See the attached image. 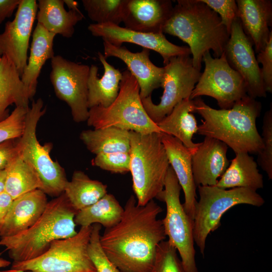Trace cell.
Instances as JSON below:
<instances>
[{
  "label": "cell",
  "mask_w": 272,
  "mask_h": 272,
  "mask_svg": "<svg viewBox=\"0 0 272 272\" xmlns=\"http://www.w3.org/2000/svg\"><path fill=\"white\" fill-rule=\"evenodd\" d=\"M120 221L105 229L100 241L105 253L121 272H153L157 248L165 240L162 208L153 199L145 206L131 195Z\"/></svg>",
  "instance_id": "6da1fadb"
},
{
  "label": "cell",
  "mask_w": 272,
  "mask_h": 272,
  "mask_svg": "<svg viewBox=\"0 0 272 272\" xmlns=\"http://www.w3.org/2000/svg\"><path fill=\"white\" fill-rule=\"evenodd\" d=\"M193 100L194 113L202 118L197 133L223 142L235 154L260 153L263 144L256 125L262 109L260 102L247 96L230 109H216L200 97Z\"/></svg>",
  "instance_id": "7a4b0ae2"
},
{
  "label": "cell",
  "mask_w": 272,
  "mask_h": 272,
  "mask_svg": "<svg viewBox=\"0 0 272 272\" xmlns=\"http://www.w3.org/2000/svg\"><path fill=\"white\" fill-rule=\"evenodd\" d=\"M162 32L188 45L193 65L199 71L205 53L212 50L220 57L230 37L218 15L201 0H177Z\"/></svg>",
  "instance_id": "3957f363"
},
{
  "label": "cell",
  "mask_w": 272,
  "mask_h": 272,
  "mask_svg": "<svg viewBox=\"0 0 272 272\" xmlns=\"http://www.w3.org/2000/svg\"><path fill=\"white\" fill-rule=\"evenodd\" d=\"M78 211L63 192L48 202L40 218L30 227L16 235L0 239L13 262L36 258L55 240L76 235L75 217Z\"/></svg>",
  "instance_id": "277c9868"
},
{
  "label": "cell",
  "mask_w": 272,
  "mask_h": 272,
  "mask_svg": "<svg viewBox=\"0 0 272 272\" xmlns=\"http://www.w3.org/2000/svg\"><path fill=\"white\" fill-rule=\"evenodd\" d=\"M162 133L130 131V172L137 204L144 206L164 189L170 166Z\"/></svg>",
  "instance_id": "5b68a950"
},
{
  "label": "cell",
  "mask_w": 272,
  "mask_h": 272,
  "mask_svg": "<svg viewBox=\"0 0 272 272\" xmlns=\"http://www.w3.org/2000/svg\"><path fill=\"white\" fill-rule=\"evenodd\" d=\"M122 74L115 100L107 107L90 108L87 125L94 129L115 127L142 134L162 133L143 106L135 79L127 70Z\"/></svg>",
  "instance_id": "8992f818"
},
{
  "label": "cell",
  "mask_w": 272,
  "mask_h": 272,
  "mask_svg": "<svg viewBox=\"0 0 272 272\" xmlns=\"http://www.w3.org/2000/svg\"><path fill=\"white\" fill-rule=\"evenodd\" d=\"M46 108L41 98L33 101L25 118L24 129L18 139V153L35 170L42 184V190L46 194L57 197L63 192L68 181L63 168L50 157L51 143L41 145L37 140L36 128Z\"/></svg>",
  "instance_id": "52a82bcc"
},
{
  "label": "cell",
  "mask_w": 272,
  "mask_h": 272,
  "mask_svg": "<svg viewBox=\"0 0 272 272\" xmlns=\"http://www.w3.org/2000/svg\"><path fill=\"white\" fill-rule=\"evenodd\" d=\"M199 195L195 205L193 236L194 243L203 256L206 240L221 225L223 215L233 207L247 204L257 207L264 203L256 191L242 187L223 189L216 186H198Z\"/></svg>",
  "instance_id": "ba28073f"
},
{
  "label": "cell",
  "mask_w": 272,
  "mask_h": 272,
  "mask_svg": "<svg viewBox=\"0 0 272 272\" xmlns=\"http://www.w3.org/2000/svg\"><path fill=\"white\" fill-rule=\"evenodd\" d=\"M91 231L92 226L81 227L74 236L53 242L39 257L13 262L7 272H96L88 252Z\"/></svg>",
  "instance_id": "9c48e42d"
},
{
  "label": "cell",
  "mask_w": 272,
  "mask_h": 272,
  "mask_svg": "<svg viewBox=\"0 0 272 272\" xmlns=\"http://www.w3.org/2000/svg\"><path fill=\"white\" fill-rule=\"evenodd\" d=\"M181 187L172 167L169 166L164 187L156 198L166 203V214L162 220L168 241L177 249L185 272H199L196 266L193 236V220L180 202Z\"/></svg>",
  "instance_id": "30bf717a"
},
{
  "label": "cell",
  "mask_w": 272,
  "mask_h": 272,
  "mask_svg": "<svg viewBox=\"0 0 272 272\" xmlns=\"http://www.w3.org/2000/svg\"><path fill=\"white\" fill-rule=\"evenodd\" d=\"M163 67L161 85L163 92L160 102L157 104L153 103L151 96L142 99L147 113L156 124L169 114L178 103L190 98L201 74L193 66L190 55L173 57Z\"/></svg>",
  "instance_id": "8fae6325"
},
{
  "label": "cell",
  "mask_w": 272,
  "mask_h": 272,
  "mask_svg": "<svg viewBox=\"0 0 272 272\" xmlns=\"http://www.w3.org/2000/svg\"><path fill=\"white\" fill-rule=\"evenodd\" d=\"M203 72L190 96L194 99L202 96L214 98L222 109L231 108L247 95L246 83L240 75L228 64L223 54L213 58L210 51L205 53Z\"/></svg>",
  "instance_id": "7c38bea8"
},
{
  "label": "cell",
  "mask_w": 272,
  "mask_h": 272,
  "mask_svg": "<svg viewBox=\"0 0 272 272\" xmlns=\"http://www.w3.org/2000/svg\"><path fill=\"white\" fill-rule=\"evenodd\" d=\"M49 77L56 96L69 106L74 121H86L88 103V80L90 66L69 60L61 55L51 59Z\"/></svg>",
  "instance_id": "4fadbf2b"
},
{
  "label": "cell",
  "mask_w": 272,
  "mask_h": 272,
  "mask_svg": "<svg viewBox=\"0 0 272 272\" xmlns=\"http://www.w3.org/2000/svg\"><path fill=\"white\" fill-rule=\"evenodd\" d=\"M224 54L229 65L244 80L248 96L255 99L266 97L261 70L253 44L244 32L238 18L232 25Z\"/></svg>",
  "instance_id": "5bb4252c"
},
{
  "label": "cell",
  "mask_w": 272,
  "mask_h": 272,
  "mask_svg": "<svg viewBox=\"0 0 272 272\" xmlns=\"http://www.w3.org/2000/svg\"><path fill=\"white\" fill-rule=\"evenodd\" d=\"M35 0H21L15 18L0 33V56H7L21 77L27 63L29 40L37 13Z\"/></svg>",
  "instance_id": "9a60e30c"
},
{
  "label": "cell",
  "mask_w": 272,
  "mask_h": 272,
  "mask_svg": "<svg viewBox=\"0 0 272 272\" xmlns=\"http://www.w3.org/2000/svg\"><path fill=\"white\" fill-rule=\"evenodd\" d=\"M88 29L92 35L101 37L103 41L116 46H121L123 43H130L155 51L162 56L164 65L173 57L191 54L188 47L171 43L163 32H141L111 23H92L89 25Z\"/></svg>",
  "instance_id": "2e32d148"
},
{
  "label": "cell",
  "mask_w": 272,
  "mask_h": 272,
  "mask_svg": "<svg viewBox=\"0 0 272 272\" xmlns=\"http://www.w3.org/2000/svg\"><path fill=\"white\" fill-rule=\"evenodd\" d=\"M104 56L115 57L126 65L128 71L137 80L141 99L151 96L153 91L161 87L164 67L155 65L150 59V50L132 52L124 46H116L103 41Z\"/></svg>",
  "instance_id": "e0dca14e"
},
{
  "label": "cell",
  "mask_w": 272,
  "mask_h": 272,
  "mask_svg": "<svg viewBox=\"0 0 272 272\" xmlns=\"http://www.w3.org/2000/svg\"><path fill=\"white\" fill-rule=\"evenodd\" d=\"M228 147L223 142L205 137L192 154L193 177L196 187L215 186L230 164Z\"/></svg>",
  "instance_id": "ac0fdd59"
},
{
  "label": "cell",
  "mask_w": 272,
  "mask_h": 272,
  "mask_svg": "<svg viewBox=\"0 0 272 272\" xmlns=\"http://www.w3.org/2000/svg\"><path fill=\"white\" fill-rule=\"evenodd\" d=\"M173 8L170 0H127L122 22L133 31L161 33Z\"/></svg>",
  "instance_id": "d6986e66"
},
{
  "label": "cell",
  "mask_w": 272,
  "mask_h": 272,
  "mask_svg": "<svg viewBox=\"0 0 272 272\" xmlns=\"http://www.w3.org/2000/svg\"><path fill=\"white\" fill-rule=\"evenodd\" d=\"M238 18L254 51L263 50L272 35L271 0H237Z\"/></svg>",
  "instance_id": "ffe728a7"
},
{
  "label": "cell",
  "mask_w": 272,
  "mask_h": 272,
  "mask_svg": "<svg viewBox=\"0 0 272 272\" xmlns=\"http://www.w3.org/2000/svg\"><path fill=\"white\" fill-rule=\"evenodd\" d=\"M162 142L170 166L184 194V209L193 220L195 213L196 186L192 169V153L177 139L163 133Z\"/></svg>",
  "instance_id": "44dd1931"
},
{
  "label": "cell",
  "mask_w": 272,
  "mask_h": 272,
  "mask_svg": "<svg viewBox=\"0 0 272 272\" xmlns=\"http://www.w3.org/2000/svg\"><path fill=\"white\" fill-rule=\"evenodd\" d=\"M46 194L37 189L14 199L0 228V238L18 234L32 226L44 211Z\"/></svg>",
  "instance_id": "7402d4cb"
},
{
  "label": "cell",
  "mask_w": 272,
  "mask_h": 272,
  "mask_svg": "<svg viewBox=\"0 0 272 272\" xmlns=\"http://www.w3.org/2000/svg\"><path fill=\"white\" fill-rule=\"evenodd\" d=\"M55 35L38 23L34 30L30 56L21 77L29 100L35 96L38 78L43 65L54 56L53 46Z\"/></svg>",
  "instance_id": "603a6c76"
},
{
  "label": "cell",
  "mask_w": 272,
  "mask_h": 272,
  "mask_svg": "<svg viewBox=\"0 0 272 272\" xmlns=\"http://www.w3.org/2000/svg\"><path fill=\"white\" fill-rule=\"evenodd\" d=\"M98 55L104 71L103 76L99 78L98 66L94 64L90 66L88 80L89 109L95 106H109L118 95L122 78V73L109 64L103 54L98 52Z\"/></svg>",
  "instance_id": "cb8c5ba5"
},
{
  "label": "cell",
  "mask_w": 272,
  "mask_h": 272,
  "mask_svg": "<svg viewBox=\"0 0 272 272\" xmlns=\"http://www.w3.org/2000/svg\"><path fill=\"white\" fill-rule=\"evenodd\" d=\"M195 109L194 100L186 98L178 103L171 112L157 123L162 133L179 140L192 154L198 143L192 141L197 133L198 125L192 113Z\"/></svg>",
  "instance_id": "d4e9b609"
},
{
  "label": "cell",
  "mask_w": 272,
  "mask_h": 272,
  "mask_svg": "<svg viewBox=\"0 0 272 272\" xmlns=\"http://www.w3.org/2000/svg\"><path fill=\"white\" fill-rule=\"evenodd\" d=\"M64 4L63 0H39L36 19L37 23L49 32L70 38L84 16L79 10L67 11Z\"/></svg>",
  "instance_id": "484cf974"
},
{
  "label": "cell",
  "mask_w": 272,
  "mask_h": 272,
  "mask_svg": "<svg viewBox=\"0 0 272 272\" xmlns=\"http://www.w3.org/2000/svg\"><path fill=\"white\" fill-rule=\"evenodd\" d=\"M215 186L226 189L242 187L256 191L263 187V176L253 157L247 153H236Z\"/></svg>",
  "instance_id": "4316f807"
},
{
  "label": "cell",
  "mask_w": 272,
  "mask_h": 272,
  "mask_svg": "<svg viewBox=\"0 0 272 272\" xmlns=\"http://www.w3.org/2000/svg\"><path fill=\"white\" fill-rule=\"evenodd\" d=\"M29 101L15 65L7 56H0V121L10 115L9 106L29 108Z\"/></svg>",
  "instance_id": "83f0119b"
},
{
  "label": "cell",
  "mask_w": 272,
  "mask_h": 272,
  "mask_svg": "<svg viewBox=\"0 0 272 272\" xmlns=\"http://www.w3.org/2000/svg\"><path fill=\"white\" fill-rule=\"evenodd\" d=\"M80 139L92 153L97 155L114 152H129L130 131L108 127L83 130Z\"/></svg>",
  "instance_id": "f1b7e54d"
},
{
  "label": "cell",
  "mask_w": 272,
  "mask_h": 272,
  "mask_svg": "<svg viewBox=\"0 0 272 272\" xmlns=\"http://www.w3.org/2000/svg\"><path fill=\"white\" fill-rule=\"evenodd\" d=\"M107 186L93 180L84 172H74L71 181H67L63 193L73 208L78 212L99 200L107 193Z\"/></svg>",
  "instance_id": "f546056e"
},
{
  "label": "cell",
  "mask_w": 272,
  "mask_h": 272,
  "mask_svg": "<svg viewBox=\"0 0 272 272\" xmlns=\"http://www.w3.org/2000/svg\"><path fill=\"white\" fill-rule=\"evenodd\" d=\"M123 211L115 196L107 193L94 204L78 211L75 223L81 227L98 224L105 229L109 228L120 221Z\"/></svg>",
  "instance_id": "4dcf8cb0"
},
{
  "label": "cell",
  "mask_w": 272,
  "mask_h": 272,
  "mask_svg": "<svg viewBox=\"0 0 272 272\" xmlns=\"http://www.w3.org/2000/svg\"><path fill=\"white\" fill-rule=\"evenodd\" d=\"M6 171L5 191L14 199L34 190H42V184L38 174L18 153L10 162Z\"/></svg>",
  "instance_id": "1f68e13d"
},
{
  "label": "cell",
  "mask_w": 272,
  "mask_h": 272,
  "mask_svg": "<svg viewBox=\"0 0 272 272\" xmlns=\"http://www.w3.org/2000/svg\"><path fill=\"white\" fill-rule=\"evenodd\" d=\"M127 0H83L82 4L89 18L95 24L122 22Z\"/></svg>",
  "instance_id": "d6a6232c"
},
{
  "label": "cell",
  "mask_w": 272,
  "mask_h": 272,
  "mask_svg": "<svg viewBox=\"0 0 272 272\" xmlns=\"http://www.w3.org/2000/svg\"><path fill=\"white\" fill-rule=\"evenodd\" d=\"M101 225H92L88 252L96 272H121L103 251L100 241Z\"/></svg>",
  "instance_id": "836d02e7"
},
{
  "label": "cell",
  "mask_w": 272,
  "mask_h": 272,
  "mask_svg": "<svg viewBox=\"0 0 272 272\" xmlns=\"http://www.w3.org/2000/svg\"><path fill=\"white\" fill-rule=\"evenodd\" d=\"M153 272H185L177 249L168 240L157 246Z\"/></svg>",
  "instance_id": "e575fe53"
},
{
  "label": "cell",
  "mask_w": 272,
  "mask_h": 272,
  "mask_svg": "<svg viewBox=\"0 0 272 272\" xmlns=\"http://www.w3.org/2000/svg\"><path fill=\"white\" fill-rule=\"evenodd\" d=\"M263 148L258 155L259 165L272 179V107L264 114L262 126Z\"/></svg>",
  "instance_id": "d590c367"
},
{
  "label": "cell",
  "mask_w": 272,
  "mask_h": 272,
  "mask_svg": "<svg viewBox=\"0 0 272 272\" xmlns=\"http://www.w3.org/2000/svg\"><path fill=\"white\" fill-rule=\"evenodd\" d=\"M29 108L16 107L6 119L0 121V143L9 140L18 139L22 136Z\"/></svg>",
  "instance_id": "8d00e7d4"
},
{
  "label": "cell",
  "mask_w": 272,
  "mask_h": 272,
  "mask_svg": "<svg viewBox=\"0 0 272 272\" xmlns=\"http://www.w3.org/2000/svg\"><path fill=\"white\" fill-rule=\"evenodd\" d=\"M129 152H114L96 155L92 164L114 173L124 174L130 171Z\"/></svg>",
  "instance_id": "74e56055"
},
{
  "label": "cell",
  "mask_w": 272,
  "mask_h": 272,
  "mask_svg": "<svg viewBox=\"0 0 272 272\" xmlns=\"http://www.w3.org/2000/svg\"><path fill=\"white\" fill-rule=\"evenodd\" d=\"M220 17L230 33L233 22L238 18V7L235 0H201Z\"/></svg>",
  "instance_id": "f35d334b"
},
{
  "label": "cell",
  "mask_w": 272,
  "mask_h": 272,
  "mask_svg": "<svg viewBox=\"0 0 272 272\" xmlns=\"http://www.w3.org/2000/svg\"><path fill=\"white\" fill-rule=\"evenodd\" d=\"M258 63H261L262 80L266 92H272V35H270L264 48L257 53Z\"/></svg>",
  "instance_id": "ab89813d"
},
{
  "label": "cell",
  "mask_w": 272,
  "mask_h": 272,
  "mask_svg": "<svg viewBox=\"0 0 272 272\" xmlns=\"http://www.w3.org/2000/svg\"><path fill=\"white\" fill-rule=\"evenodd\" d=\"M17 140H9L0 143V171L6 169L10 162L17 154Z\"/></svg>",
  "instance_id": "60d3db41"
},
{
  "label": "cell",
  "mask_w": 272,
  "mask_h": 272,
  "mask_svg": "<svg viewBox=\"0 0 272 272\" xmlns=\"http://www.w3.org/2000/svg\"><path fill=\"white\" fill-rule=\"evenodd\" d=\"M20 2L21 0H0V24L12 16Z\"/></svg>",
  "instance_id": "b9f144b4"
},
{
  "label": "cell",
  "mask_w": 272,
  "mask_h": 272,
  "mask_svg": "<svg viewBox=\"0 0 272 272\" xmlns=\"http://www.w3.org/2000/svg\"><path fill=\"white\" fill-rule=\"evenodd\" d=\"M14 199L6 191L0 193V228L8 213Z\"/></svg>",
  "instance_id": "7bdbcfd3"
},
{
  "label": "cell",
  "mask_w": 272,
  "mask_h": 272,
  "mask_svg": "<svg viewBox=\"0 0 272 272\" xmlns=\"http://www.w3.org/2000/svg\"><path fill=\"white\" fill-rule=\"evenodd\" d=\"M6 179V169L0 171V193L5 191V185Z\"/></svg>",
  "instance_id": "ee69618b"
},
{
  "label": "cell",
  "mask_w": 272,
  "mask_h": 272,
  "mask_svg": "<svg viewBox=\"0 0 272 272\" xmlns=\"http://www.w3.org/2000/svg\"><path fill=\"white\" fill-rule=\"evenodd\" d=\"M64 4H65L68 7L69 10H78L79 3L77 2L72 0H63Z\"/></svg>",
  "instance_id": "f6af8a7d"
},
{
  "label": "cell",
  "mask_w": 272,
  "mask_h": 272,
  "mask_svg": "<svg viewBox=\"0 0 272 272\" xmlns=\"http://www.w3.org/2000/svg\"><path fill=\"white\" fill-rule=\"evenodd\" d=\"M11 264L9 260L3 258H0V268H4L9 266Z\"/></svg>",
  "instance_id": "bcb514c9"
},
{
  "label": "cell",
  "mask_w": 272,
  "mask_h": 272,
  "mask_svg": "<svg viewBox=\"0 0 272 272\" xmlns=\"http://www.w3.org/2000/svg\"><path fill=\"white\" fill-rule=\"evenodd\" d=\"M25 272H32V271H25Z\"/></svg>",
  "instance_id": "7dc6e473"
}]
</instances>
